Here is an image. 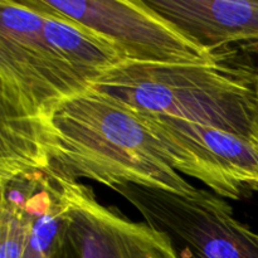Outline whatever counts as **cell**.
<instances>
[{
  "label": "cell",
  "mask_w": 258,
  "mask_h": 258,
  "mask_svg": "<svg viewBox=\"0 0 258 258\" xmlns=\"http://www.w3.org/2000/svg\"><path fill=\"white\" fill-rule=\"evenodd\" d=\"M40 171L108 188L134 184L193 197L138 113L95 88L58 106L37 135Z\"/></svg>",
  "instance_id": "1"
},
{
  "label": "cell",
  "mask_w": 258,
  "mask_h": 258,
  "mask_svg": "<svg viewBox=\"0 0 258 258\" xmlns=\"http://www.w3.org/2000/svg\"><path fill=\"white\" fill-rule=\"evenodd\" d=\"M92 88L140 113L211 126L258 145V71L214 63H123Z\"/></svg>",
  "instance_id": "3"
},
{
  "label": "cell",
  "mask_w": 258,
  "mask_h": 258,
  "mask_svg": "<svg viewBox=\"0 0 258 258\" xmlns=\"http://www.w3.org/2000/svg\"><path fill=\"white\" fill-rule=\"evenodd\" d=\"M136 113L179 174L198 179L216 196L234 201L241 198L244 186L258 188L257 144L211 126Z\"/></svg>",
  "instance_id": "6"
},
{
  "label": "cell",
  "mask_w": 258,
  "mask_h": 258,
  "mask_svg": "<svg viewBox=\"0 0 258 258\" xmlns=\"http://www.w3.org/2000/svg\"><path fill=\"white\" fill-rule=\"evenodd\" d=\"M54 176L64 202L72 258H176L165 234L102 206L86 184Z\"/></svg>",
  "instance_id": "7"
},
{
  "label": "cell",
  "mask_w": 258,
  "mask_h": 258,
  "mask_svg": "<svg viewBox=\"0 0 258 258\" xmlns=\"http://www.w3.org/2000/svg\"><path fill=\"white\" fill-rule=\"evenodd\" d=\"M197 44L217 50L258 42V0H145Z\"/></svg>",
  "instance_id": "8"
},
{
  "label": "cell",
  "mask_w": 258,
  "mask_h": 258,
  "mask_svg": "<svg viewBox=\"0 0 258 258\" xmlns=\"http://www.w3.org/2000/svg\"><path fill=\"white\" fill-rule=\"evenodd\" d=\"M112 189L168 237L176 258H258V233L216 194L199 189L184 197L134 184Z\"/></svg>",
  "instance_id": "4"
},
{
  "label": "cell",
  "mask_w": 258,
  "mask_h": 258,
  "mask_svg": "<svg viewBox=\"0 0 258 258\" xmlns=\"http://www.w3.org/2000/svg\"><path fill=\"white\" fill-rule=\"evenodd\" d=\"M92 86L48 42L30 0L0 2V185L40 171L39 126Z\"/></svg>",
  "instance_id": "2"
},
{
  "label": "cell",
  "mask_w": 258,
  "mask_h": 258,
  "mask_svg": "<svg viewBox=\"0 0 258 258\" xmlns=\"http://www.w3.org/2000/svg\"><path fill=\"white\" fill-rule=\"evenodd\" d=\"M110 43L125 63L183 64L223 59L184 35L145 0H44Z\"/></svg>",
  "instance_id": "5"
},
{
  "label": "cell",
  "mask_w": 258,
  "mask_h": 258,
  "mask_svg": "<svg viewBox=\"0 0 258 258\" xmlns=\"http://www.w3.org/2000/svg\"><path fill=\"white\" fill-rule=\"evenodd\" d=\"M30 2L42 13L48 42L92 83L125 63L120 53L92 30L50 9L44 0Z\"/></svg>",
  "instance_id": "10"
},
{
  "label": "cell",
  "mask_w": 258,
  "mask_h": 258,
  "mask_svg": "<svg viewBox=\"0 0 258 258\" xmlns=\"http://www.w3.org/2000/svg\"><path fill=\"white\" fill-rule=\"evenodd\" d=\"M12 181L19 186L28 219L22 258H72L58 179L47 171H34Z\"/></svg>",
  "instance_id": "9"
}]
</instances>
